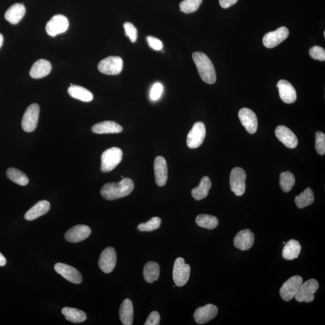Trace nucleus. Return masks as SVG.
<instances>
[{"mask_svg":"<svg viewBox=\"0 0 325 325\" xmlns=\"http://www.w3.org/2000/svg\"><path fill=\"white\" fill-rule=\"evenodd\" d=\"M134 188V183L132 179L122 178L118 183L106 184L101 189V194L107 200H115L129 195Z\"/></svg>","mask_w":325,"mask_h":325,"instance_id":"nucleus-1","label":"nucleus"},{"mask_svg":"<svg viewBox=\"0 0 325 325\" xmlns=\"http://www.w3.org/2000/svg\"><path fill=\"white\" fill-rule=\"evenodd\" d=\"M192 57L202 81L208 84L215 83L217 81V74L214 65L209 57L203 53L195 52Z\"/></svg>","mask_w":325,"mask_h":325,"instance_id":"nucleus-2","label":"nucleus"},{"mask_svg":"<svg viewBox=\"0 0 325 325\" xmlns=\"http://www.w3.org/2000/svg\"><path fill=\"white\" fill-rule=\"evenodd\" d=\"M123 153L121 149L113 147L103 152L101 156V170L103 172L113 170L121 162Z\"/></svg>","mask_w":325,"mask_h":325,"instance_id":"nucleus-3","label":"nucleus"},{"mask_svg":"<svg viewBox=\"0 0 325 325\" xmlns=\"http://www.w3.org/2000/svg\"><path fill=\"white\" fill-rule=\"evenodd\" d=\"M190 266L185 263L184 258L179 257L175 260L173 269V279L176 286L182 287L190 278Z\"/></svg>","mask_w":325,"mask_h":325,"instance_id":"nucleus-4","label":"nucleus"},{"mask_svg":"<svg viewBox=\"0 0 325 325\" xmlns=\"http://www.w3.org/2000/svg\"><path fill=\"white\" fill-rule=\"evenodd\" d=\"M319 284L314 279H309L300 285L297 294L295 296V299L299 302H311L314 299V294L318 290Z\"/></svg>","mask_w":325,"mask_h":325,"instance_id":"nucleus-5","label":"nucleus"},{"mask_svg":"<svg viewBox=\"0 0 325 325\" xmlns=\"http://www.w3.org/2000/svg\"><path fill=\"white\" fill-rule=\"evenodd\" d=\"M246 174L241 167H236L230 174V188L236 196H241L246 190Z\"/></svg>","mask_w":325,"mask_h":325,"instance_id":"nucleus-6","label":"nucleus"},{"mask_svg":"<svg viewBox=\"0 0 325 325\" xmlns=\"http://www.w3.org/2000/svg\"><path fill=\"white\" fill-rule=\"evenodd\" d=\"M124 63L122 58L110 56L105 58L98 63V69L101 73L106 75H118L123 69Z\"/></svg>","mask_w":325,"mask_h":325,"instance_id":"nucleus-7","label":"nucleus"},{"mask_svg":"<svg viewBox=\"0 0 325 325\" xmlns=\"http://www.w3.org/2000/svg\"><path fill=\"white\" fill-rule=\"evenodd\" d=\"M40 108L38 104H32L26 109L23 117L21 125L25 132L31 133L34 131L38 125Z\"/></svg>","mask_w":325,"mask_h":325,"instance_id":"nucleus-8","label":"nucleus"},{"mask_svg":"<svg viewBox=\"0 0 325 325\" xmlns=\"http://www.w3.org/2000/svg\"><path fill=\"white\" fill-rule=\"evenodd\" d=\"M206 135V129L203 122H198L194 124L192 129L189 133L187 137V145L189 148L195 149L203 143Z\"/></svg>","mask_w":325,"mask_h":325,"instance_id":"nucleus-9","label":"nucleus"},{"mask_svg":"<svg viewBox=\"0 0 325 325\" xmlns=\"http://www.w3.org/2000/svg\"><path fill=\"white\" fill-rule=\"evenodd\" d=\"M302 277L296 275L291 277L284 282L279 290L282 299L285 301H290L295 298V296L302 284Z\"/></svg>","mask_w":325,"mask_h":325,"instance_id":"nucleus-10","label":"nucleus"},{"mask_svg":"<svg viewBox=\"0 0 325 325\" xmlns=\"http://www.w3.org/2000/svg\"><path fill=\"white\" fill-rule=\"evenodd\" d=\"M67 18L62 15L54 16L46 25V31L50 36L54 37L57 34L65 33L69 27Z\"/></svg>","mask_w":325,"mask_h":325,"instance_id":"nucleus-11","label":"nucleus"},{"mask_svg":"<svg viewBox=\"0 0 325 325\" xmlns=\"http://www.w3.org/2000/svg\"><path fill=\"white\" fill-rule=\"evenodd\" d=\"M289 35V31L288 28L286 27H281L275 31L265 34L263 39V44L268 49H272L280 44Z\"/></svg>","mask_w":325,"mask_h":325,"instance_id":"nucleus-12","label":"nucleus"},{"mask_svg":"<svg viewBox=\"0 0 325 325\" xmlns=\"http://www.w3.org/2000/svg\"><path fill=\"white\" fill-rule=\"evenodd\" d=\"M117 257L115 249L112 247L103 250L99 259V267L106 273H110L115 268Z\"/></svg>","mask_w":325,"mask_h":325,"instance_id":"nucleus-13","label":"nucleus"},{"mask_svg":"<svg viewBox=\"0 0 325 325\" xmlns=\"http://www.w3.org/2000/svg\"><path fill=\"white\" fill-rule=\"evenodd\" d=\"M239 118L247 132L251 135L256 133L258 119L254 111L247 108H242L239 112Z\"/></svg>","mask_w":325,"mask_h":325,"instance_id":"nucleus-14","label":"nucleus"},{"mask_svg":"<svg viewBox=\"0 0 325 325\" xmlns=\"http://www.w3.org/2000/svg\"><path fill=\"white\" fill-rule=\"evenodd\" d=\"M54 269L58 274L72 283L79 284L82 282V276L81 273L73 266L58 263L55 264Z\"/></svg>","mask_w":325,"mask_h":325,"instance_id":"nucleus-15","label":"nucleus"},{"mask_svg":"<svg viewBox=\"0 0 325 325\" xmlns=\"http://www.w3.org/2000/svg\"><path fill=\"white\" fill-rule=\"evenodd\" d=\"M217 313L218 308L217 306L207 304L197 308L194 311L193 318L197 324H204L215 319Z\"/></svg>","mask_w":325,"mask_h":325,"instance_id":"nucleus-16","label":"nucleus"},{"mask_svg":"<svg viewBox=\"0 0 325 325\" xmlns=\"http://www.w3.org/2000/svg\"><path fill=\"white\" fill-rule=\"evenodd\" d=\"M275 135L278 139L287 148L294 149L298 146L297 135L291 130L284 125H279L276 127Z\"/></svg>","mask_w":325,"mask_h":325,"instance_id":"nucleus-17","label":"nucleus"},{"mask_svg":"<svg viewBox=\"0 0 325 325\" xmlns=\"http://www.w3.org/2000/svg\"><path fill=\"white\" fill-rule=\"evenodd\" d=\"M91 234V230L89 226L84 225H79L69 230L65 235V238L71 243H78L89 238Z\"/></svg>","mask_w":325,"mask_h":325,"instance_id":"nucleus-18","label":"nucleus"},{"mask_svg":"<svg viewBox=\"0 0 325 325\" xmlns=\"http://www.w3.org/2000/svg\"><path fill=\"white\" fill-rule=\"evenodd\" d=\"M254 234L248 229L241 230L236 234L234 239V246L241 250H247L254 244Z\"/></svg>","mask_w":325,"mask_h":325,"instance_id":"nucleus-19","label":"nucleus"},{"mask_svg":"<svg viewBox=\"0 0 325 325\" xmlns=\"http://www.w3.org/2000/svg\"><path fill=\"white\" fill-rule=\"evenodd\" d=\"M156 183L159 187H162L167 180V166L166 160L162 156L157 157L154 164Z\"/></svg>","mask_w":325,"mask_h":325,"instance_id":"nucleus-20","label":"nucleus"},{"mask_svg":"<svg viewBox=\"0 0 325 325\" xmlns=\"http://www.w3.org/2000/svg\"><path fill=\"white\" fill-rule=\"evenodd\" d=\"M281 100L287 104L295 102L297 98V92L292 84L285 80H281L277 84Z\"/></svg>","mask_w":325,"mask_h":325,"instance_id":"nucleus-21","label":"nucleus"},{"mask_svg":"<svg viewBox=\"0 0 325 325\" xmlns=\"http://www.w3.org/2000/svg\"><path fill=\"white\" fill-rule=\"evenodd\" d=\"M52 69V64L49 61L40 59L33 64L30 69V76L35 79L43 78L49 75Z\"/></svg>","mask_w":325,"mask_h":325,"instance_id":"nucleus-22","label":"nucleus"},{"mask_svg":"<svg viewBox=\"0 0 325 325\" xmlns=\"http://www.w3.org/2000/svg\"><path fill=\"white\" fill-rule=\"evenodd\" d=\"M123 129L115 122L106 121L96 124L92 127V131L96 134H110V133H119Z\"/></svg>","mask_w":325,"mask_h":325,"instance_id":"nucleus-23","label":"nucleus"},{"mask_svg":"<svg viewBox=\"0 0 325 325\" xmlns=\"http://www.w3.org/2000/svg\"><path fill=\"white\" fill-rule=\"evenodd\" d=\"M26 11V7L23 4L16 3L7 10L5 19L12 25H17L25 17Z\"/></svg>","mask_w":325,"mask_h":325,"instance_id":"nucleus-24","label":"nucleus"},{"mask_svg":"<svg viewBox=\"0 0 325 325\" xmlns=\"http://www.w3.org/2000/svg\"><path fill=\"white\" fill-rule=\"evenodd\" d=\"M50 204L47 201H40L32 207L25 215V219L31 221L37 219L49 212Z\"/></svg>","mask_w":325,"mask_h":325,"instance_id":"nucleus-25","label":"nucleus"},{"mask_svg":"<svg viewBox=\"0 0 325 325\" xmlns=\"http://www.w3.org/2000/svg\"><path fill=\"white\" fill-rule=\"evenodd\" d=\"M120 319L124 325H132L134 318V310L133 303L129 299H126L122 302L119 310Z\"/></svg>","mask_w":325,"mask_h":325,"instance_id":"nucleus-26","label":"nucleus"},{"mask_svg":"<svg viewBox=\"0 0 325 325\" xmlns=\"http://www.w3.org/2000/svg\"><path fill=\"white\" fill-rule=\"evenodd\" d=\"M212 188V182L208 177L202 178L198 187L194 188L191 190V195L194 199L200 201L206 198L209 194L210 189Z\"/></svg>","mask_w":325,"mask_h":325,"instance_id":"nucleus-27","label":"nucleus"},{"mask_svg":"<svg viewBox=\"0 0 325 325\" xmlns=\"http://www.w3.org/2000/svg\"><path fill=\"white\" fill-rule=\"evenodd\" d=\"M301 246L299 242L296 240H290L285 246L282 250V257L287 260H293L297 258L300 254Z\"/></svg>","mask_w":325,"mask_h":325,"instance_id":"nucleus-28","label":"nucleus"},{"mask_svg":"<svg viewBox=\"0 0 325 325\" xmlns=\"http://www.w3.org/2000/svg\"><path fill=\"white\" fill-rule=\"evenodd\" d=\"M68 94L71 97L75 99L83 101V102H90L93 100V95L91 92L83 87L73 85L68 89Z\"/></svg>","mask_w":325,"mask_h":325,"instance_id":"nucleus-29","label":"nucleus"},{"mask_svg":"<svg viewBox=\"0 0 325 325\" xmlns=\"http://www.w3.org/2000/svg\"><path fill=\"white\" fill-rule=\"evenodd\" d=\"M62 313L67 321L73 323H82L87 319L86 313L77 308L65 307L62 309Z\"/></svg>","mask_w":325,"mask_h":325,"instance_id":"nucleus-30","label":"nucleus"},{"mask_svg":"<svg viewBox=\"0 0 325 325\" xmlns=\"http://www.w3.org/2000/svg\"><path fill=\"white\" fill-rule=\"evenodd\" d=\"M143 276L148 283L158 280L160 276V267L158 264L149 262L146 264L143 269Z\"/></svg>","mask_w":325,"mask_h":325,"instance_id":"nucleus-31","label":"nucleus"},{"mask_svg":"<svg viewBox=\"0 0 325 325\" xmlns=\"http://www.w3.org/2000/svg\"><path fill=\"white\" fill-rule=\"evenodd\" d=\"M314 201V193L310 188H306L299 195L296 196L295 203L299 209L310 206Z\"/></svg>","mask_w":325,"mask_h":325,"instance_id":"nucleus-32","label":"nucleus"},{"mask_svg":"<svg viewBox=\"0 0 325 325\" xmlns=\"http://www.w3.org/2000/svg\"><path fill=\"white\" fill-rule=\"evenodd\" d=\"M196 223L200 227L213 230L219 225L217 218L209 215H199L196 218Z\"/></svg>","mask_w":325,"mask_h":325,"instance_id":"nucleus-33","label":"nucleus"},{"mask_svg":"<svg viewBox=\"0 0 325 325\" xmlns=\"http://www.w3.org/2000/svg\"><path fill=\"white\" fill-rule=\"evenodd\" d=\"M6 175L9 180L18 185L25 186L28 185L29 180L27 176L20 170L10 167L7 169Z\"/></svg>","mask_w":325,"mask_h":325,"instance_id":"nucleus-34","label":"nucleus"},{"mask_svg":"<svg viewBox=\"0 0 325 325\" xmlns=\"http://www.w3.org/2000/svg\"><path fill=\"white\" fill-rule=\"evenodd\" d=\"M295 185V177L292 172H282L279 176V185L284 192H289Z\"/></svg>","mask_w":325,"mask_h":325,"instance_id":"nucleus-35","label":"nucleus"},{"mask_svg":"<svg viewBox=\"0 0 325 325\" xmlns=\"http://www.w3.org/2000/svg\"><path fill=\"white\" fill-rule=\"evenodd\" d=\"M202 1L203 0H184L180 4V10L188 14L196 12L200 7Z\"/></svg>","mask_w":325,"mask_h":325,"instance_id":"nucleus-36","label":"nucleus"},{"mask_svg":"<svg viewBox=\"0 0 325 325\" xmlns=\"http://www.w3.org/2000/svg\"><path fill=\"white\" fill-rule=\"evenodd\" d=\"M162 220L158 217H154L147 222L140 223L137 229L140 231H153L157 230L161 226Z\"/></svg>","mask_w":325,"mask_h":325,"instance_id":"nucleus-37","label":"nucleus"},{"mask_svg":"<svg viewBox=\"0 0 325 325\" xmlns=\"http://www.w3.org/2000/svg\"><path fill=\"white\" fill-rule=\"evenodd\" d=\"M316 150L320 155L325 154V135L324 133L318 132L316 133Z\"/></svg>","mask_w":325,"mask_h":325,"instance_id":"nucleus-38","label":"nucleus"},{"mask_svg":"<svg viewBox=\"0 0 325 325\" xmlns=\"http://www.w3.org/2000/svg\"><path fill=\"white\" fill-rule=\"evenodd\" d=\"M125 35L129 37L133 43L136 42L137 39V30L132 23L127 22L124 25Z\"/></svg>","mask_w":325,"mask_h":325,"instance_id":"nucleus-39","label":"nucleus"},{"mask_svg":"<svg viewBox=\"0 0 325 325\" xmlns=\"http://www.w3.org/2000/svg\"><path fill=\"white\" fill-rule=\"evenodd\" d=\"M310 56L314 59L320 61H325V51L323 48L319 46H314L310 50Z\"/></svg>","mask_w":325,"mask_h":325,"instance_id":"nucleus-40","label":"nucleus"},{"mask_svg":"<svg viewBox=\"0 0 325 325\" xmlns=\"http://www.w3.org/2000/svg\"><path fill=\"white\" fill-rule=\"evenodd\" d=\"M162 92H163V86L161 82H156L151 88L150 92L151 99L153 101L158 100L161 98Z\"/></svg>","mask_w":325,"mask_h":325,"instance_id":"nucleus-41","label":"nucleus"},{"mask_svg":"<svg viewBox=\"0 0 325 325\" xmlns=\"http://www.w3.org/2000/svg\"><path fill=\"white\" fill-rule=\"evenodd\" d=\"M146 40H147L149 46H150L152 49L160 51L162 50V48H163V44H162L161 40L154 38L153 36H148L147 38H146Z\"/></svg>","mask_w":325,"mask_h":325,"instance_id":"nucleus-42","label":"nucleus"},{"mask_svg":"<svg viewBox=\"0 0 325 325\" xmlns=\"http://www.w3.org/2000/svg\"><path fill=\"white\" fill-rule=\"evenodd\" d=\"M161 316L157 311H153L148 316L147 320L145 322V325H159L160 324Z\"/></svg>","mask_w":325,"mask_h":325,"instance_id":"nucleus-43","label":"nucleus"},{"mask_svg":"<svg viewBox=\"0 0 325 325\" xmlns=\"http://www.w3.org/2000/svg\"><path fill=\"white\" fill-rule=\"evenodd\" d=\"M238 1V0H219V4L223 9H227V8L233 6Z\"/></svg>","mask_w":325,"mask_h":325,"instance_id":"nucleus-44","label":"nucleus"},{"mask_svg":"<svg viewBox=\"0 0 325 325\" xmlns=\"http://www.w3.org/2000/svg\"><path fill=\"white\" fill-rule=\"evenodd\" d=\"M6 264V259L3 255L0 252V266H4Z\"/></svg>","mask_w":325,"mask_h":325,"instance_id":"nucleus-45","label":"nucleus"},{"mask_svg":"<svg viewBox=\"0 0 325 325\" xmlns=\"http://www.w3.org/2000/svg\"><path fill=\"white\" fill-rule=\"evenodd\" d=\"M3 36H2V34L0 33V49H1L2 44H3Z\"/></svg>","mask_w":325,"mask_h":325,"instance_id":"nucleus-46","label":"nucleus"},{"mask_svg":"<svg viewBox=\"0 0 325 325\" xmlns=\"http://www.w3.org/2000/svg\"><path fill=\"white\" fill-rule=\"evenodd\" d=\"M282 244H286V242H283V243H282Z\"/></svg>","mask_w":325,"mask_h":325,"instance_id":"nucleus-47","label":"nucleus"}]
</instances>
